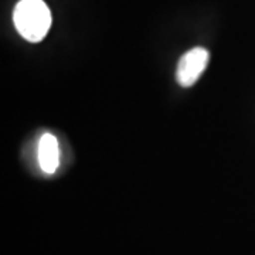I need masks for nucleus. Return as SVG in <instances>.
Listing matches in <instances>:
<instances>
[{
    "label": "nucleus",
    "instance_id": "1",
    "mask_svg": "<svg viewBox=\"0 0 255 255\" xmlns=\"http://www.w3.org/2000/svg\"><path fill=\"white\" fill-rule=\"evenodd\" d=\"M20 36L30 43L41 41L51 27V11L43 0H20L13 13Z\"/></svg>",
    "mask_w": 255,
    "mask_h": 255
},
{
    "label": "nucleus",
    "instance_id": "3",
    "mask_svg": "<svg viewBox=\"0 0 255 255\" xmlns=\"http://www.w3.org/2000/svg\"><path fill=\"white\" fill-rule=\"evenodd\" d=\"M60 150L57 137L51 133H44L38 142V163L41 170L47 174H53L58 167Z\"/></svg>",
    "mask_w": 255,
    "mask_h": 255
},
{
    "label": "nucleus",
    "instance_id": "2",
    "mask_svg": "<svg viewBox=\"0 0 255 255\" xmlns=\"http://www.w3.org/2000/svg\"><path fill=\"white\" fill-rule=\"evenodd\" d=\"M210 61L209 51L203 47H196L191 48L187 53L182 55L177 64V71H176V78L177 82L184 87L189 88L194 82L197 81L207 68Z\"/></svg>",
    "mask_w": 255,
    "mask_h": 255
}]
</instances>
